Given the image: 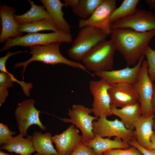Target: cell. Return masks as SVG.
Masks as SVG:
<instances>
[{"mask_svg": "<svg viewBox=\"0 0 155 155\" xmlns=\"http://www.w3.org/2000/svg\"><path fill=\"white\" fill-rule=\"evenodd\" d=\"M110 39L128 65H135L144 55L146 47L155 36V31L140 32L129 28L112 30Z\"/></svg>", "mask_w": 155, "mask_h": 155, "instance_id": "6da1fadb", "label": "cell"}, {"mask_svg": "<svg viewBox=\"0 0 155 155\" xmlns=\"http://www.w3.org/2000/svg\"><path fill=\"white\" fill-rule=\"evenodd\" d=\"M61 42H54L45 45H36L29 47L32 57L27 60L14 64L15 67H23L22 73H24L28 65L31 62L40 61L45 64L53 65L63 64L75 68H78L90 74L83 64L65 58L61 53L60 46Z\"/></svg>", "mask_w": 155, "mask_h": 155, "instance_id": "7a4b0ae2", "label": "cell"}, {"mask_svg": "<svg viewBox=\"0 0 155 155\" xmlns=\"http://www.w3.org/2000/svg\"><path fill=\"white\" fill-rule=\"evenodd\" d=\"M107 36L102 30L90 26L83 28L68 50V54L76 62L82 61L92 49L106 40Z\"/></svg>", "mask_w": 155, "mask_h": 155, "instance_id": "3957f363", "label": "cell"}, {"mask_svg": "<svg viewBox=\"0 0 155 155\" xmlns=\"http://www.w3.org/2000/svg\"><path fill=\"white\" fill-rule=\"evenodd\" d=\"M116 49L110 40L103 41L96 46L82 61L87 69L94 73L113 69Z\"/></svg>", "mask_w": 155, "mask_h": 155, "instance_id": "277c9868", "label": "cell"}, {"mask_svg": "<svg viewBox=\"0 0 155 155\" xmlns=\"http://www.w3.org/2000/svg\"><path fill=\"white\" fill-rule=\"evenodd\" d=\"M56 42H71V35L61 30L47 33H28L24 36L8 39L0 52H2L16 46L30 47L36 45H45Z\"/></svg>", "mask_w": 155, "mask_h": 155, "instance_id": "5b68a950", "label": "cell"}, {"mask_svg": "<svg viewBox=\"0 0 155 155\" xmlns=\"http://www.w3.org/2000/svg\"><path fill=\"white\" fill-rule=\"evenodd\" d=\"M138 96L142 115L146 117L154 115L152 106L154 84L148 72L146 60H144L135 82L133 84Z\"/></svg>", "mask_w": 155, "mask_h": 155, "instance_id": "8992f818", "label": "cell"}, {"mask_svg": "<svg viewBox=\"0 0 155 155\" xmlns=\"http://www.w3.org/2000/svg\"><path fill=\"white\" fill-rule=\"evenodd\" d=\"M91 108L80 104H74L68 110L69 118H63L62 121L70 123L79 128L82 133V142L85 143L95 136L93 132V123L98 118L91 115Z\"/></svg>", "mask_w": 155, "mask_h": 155, "instance_id": "52a82bcc", "label": "cell"}, {"mask_svg": "<svg viewBox=\"0 0 155 155\" xmlns=\"http://www.w3.org/2000/svg\"><path fill=\"white\" fill-rule=\"evenodd\" d=\"M110 85L105 80H92L89 85L90 91L93 97L91 108L94 116L99 118L113 115L108 90Z\"/></svg>", "mask_w": 155, "mask_h": 155, "instance_id": "ba28073f", "label": "cell"}, {"mask_svg": "<svg viewBox=\"0 0 155 155\" xmlns=\"http://www.w3.org/2000/svg\"><path fill=\"white\" fill-rule=\"evenodd\" d=\"M35 102L33 99L24 100L15 110V116L19 134L24 137L28 135L27 130L32 125H38L42 131L46 129L40 121V111L35 107Z\"/></svg>", "mask_w": 155, "mask_h": 155, "instance_id": "9c48e42d", "label": "cell"}, {"mask_svg": "<svg viewBox=\"0 0 155 155\" xmlns=\"http://www.w3.org/2000/svg\"><path fill=\"white\" fill-rule=\"evenodd\" d=\"M112 30L129 28L140 32L155 31V14L149 11L137 9L133 14L111 24Z\"/></svg>", "mask_w": 155, "mask_h": 155, "instance_id": "30bf717a", "label": "cell"}, {"mask_svg": "<svg viewBox=\"0 0 155 155\" xmlns=\"http://www.w3.org/2000/svg\"><path fill=\"white\" fill-rule=\"evenodd\" d=\"M93 132L95 136L109 138L118 137L128 143L135 138L134 130L127 128L117 119L110 120L105 117L98 118L93 122Z\"/></svg>", "mask_w": 155, "mask_h": 155, "instance_id": "8fae6325", "label": "cell"}, {"mask_svg": "<svg viewBox=\"0 0 155 155\" xmlns=\"http://www.w3.org/2000/svg\"><path fill=\"white\" fill-rule=\"evenodd\" d=\"M116 8V0H103L88 18L79 20L78 26L80 28L87 26H93L100 29L108 36L112 31L111 15Z\"/></svg>", "mask_w": 155, "mask_h": 155, "instance_id": "7c38bea8", "label": "cell"}, {"mask_svg": "<svg viewBox=\"0 0 155 155\" xmlns=\"http://www.w3.org/2000/svg\"><path fill=\"white\" fill-rule=\"evenodd\" d=\"M144 57L143 55L137 64L132 67L127 66L118 70L113 69L94 73V74L110 85L120 84H133L136 80Z\"/></svg>", "mask_w": 155, "mask_h": 155, "instance_id": "4fadbf2b", "label": "cell"}, {"mask_svg": "<svg viewBox=\"0 0 155 155\" xmlns=\"http://www.w3.org/2000/svg\"><path fill=\"white\" fill-rule=\"evenodd\" d=\"M111 108H121L138 101V96L133 84H120L110 85L108 90Z\"/></svg>", "mask_w": 155, "mask_h": 155, "instance_id": "5bb4252c", "label": "cell"}, {"mask_svg": "<svg viewBox=\"0 0 155 155\" xmlns=\"http://www.w3.org/2000/svg\"><path fill=\"white\" fill-rule=\"evenodd\" d=\"M82 139L79 130L72 124L61 133L53 136L52 141L59 154L69 155Z\"/></svg>", "mask_w": 155, "mask_h": 155, "instance_id": "9a60e30c", "label": "cell"}, {"mask_svg": "<svg viewBox=\"0 0 155 155\" xmlns=\"http://www.w3.org/2000/svg\"><path fill=\"white\" fill-rule=\"evenodd\" d=\"M16 10L14 7L6 5L0 7V16L1 29L0 35V42L2 43L9 38H15L23 36V33L19 31L20 25L15 20L14 13Z\"/></svg>", "mask_w": 155, "mask_h": 155, "instance_id": "2e32d148", "label": "cell"}, {"mask_svg": "<svg viewBox=\"0 0 155 155\" xmlns=\"http://www.w3.org/2000/svg\"><path fill=\"white\" fill-rule=\"evenodd\" d=\"M155 120L154 115L148 117L142 115L134 124L135 138L137 143L147 149H150V139L154 132Z\"/></svg>", "mask_w": 155, "mask_h": 155, "instance_id": "e0dca14e", "label": "cell"}, {"mask_svg": "<svg viewBox=\"0 0 155 155\" xmlns=\"http://www.w3.org/2000/svg\"><path fill=\"white\" fill-rule=\"evenodd\" d=\"M84 144L92 148L96 155H102L104 152L111 149H125L130 146L128 142L118 137H115L111 140L95 136L93 139Z\"/></svg>", "mask_w": 155, "mask_h": 155, "instance_id": "ac0fdd59", "label": "cell"}, {"mask_svg": "<svg viewBox=\"0 0 155 155\" xmlns=\"http://www.w3.org/2000/svg\"><path fill=\"white\" fill-rule=\"evenodd\" d=\"M50 18L59 30L70 33L71 26L64 18L62 8L65 6L59 0H40Z\"/></svg>", "mask_w": 155, "mask_h": 155, "instance_id": "d6986e66", "label": "cell"}, {"mask_svg": "<svg viewBox=\"0 0 155 155\" xmlns=\"http://www.w3.org/2000/svg\"><path fill=\"white\" fill-rule=\"evenodd\" d=\"M0 149L20 155H31L35 151L31 135H28L24 138L20 134L12 137L1 146Z\"/></svg>", "mask_w": 155, "mask_h": 155, "instance_id": "ffe728a7", "label": "cell"}, {"mask_svg": "<svg viewBox=\"0 0 155 155\" xmlns=\"http://www.w3.org/2000/svg\"><path fill=\"white\" fill-rule=\"evenodd\" d=\"M113 115L120 119L128 129L134 130V124L142 115L138 102L121 108H112Z\"/></svg>", "mask_w": 155, "mask_h": 155, "instance_id": "44dd1931", "label": "cell"}, {"mask_svg": "<svg viewBox=\"0 0 155 155\" xmlns=\"http://www.w3.org/2000/svg\"><path fill=\"white\" fill-rule=\"evenodd\" d=\"M52 137L50 133L43 134L40 132H34L31 137L35 151L42 155L58 154L52 144Z\"/></svg>", "mask_w": 155, "mask_h": 155, "instance_id": "7402d4cb", "label": "cell"}, {"mask_svg": "<svg viewBox=\"0 0 155 155\" xmlns=\"http://www.w3.org/2000/svg\"><path fill=\"white\" fill-rule=\"evenodd\" d=\"M31 8L26 12L21 15H14V18L20 24L30 23L45 18H51L44 7L35 4L30 0H28Z\"/></svg>", "mask_w": 155, "mask_h": 155, "instance_id": "603a6c76", "label": "cell"}, {"mask_svg": "<svg viewBox=\"0 0 155 155\" xmlns=\"http://www.w3.org/2000/svg\"><path fill=\"white\" fill-rule=\"evenodd\" d=\"M18 30L20 32L22 33H35L44 30H51L53 32L59 31L55 22L50 18L20 24Z\"/></svg>", "mask_w": 155, "mask_h": 155, "instance_id": "cb8c5ba5", "label": "cell"}, {"mask_svg": "<svg viewBox=\"0 0 155 155\" xmlns=\"http://www.w3.org/2000/svg\"><path fill=\"white\" fill-rule=\"evenodd\" d=\"M103 0H79L73 13L82 19H86L92 14Z\"/></svg>", "mask_w": 155, "mask_h": 155, "instance_id": "d4e9b609", "label": "cell"}, {"mask_svg": "<svg viewBox=\"0 0 155 155\" xmlns=\"http://www.w3.org/2000/svg\"><path fill=\"white\" fill-rule=\"evenodd\" d=\"M139 0H125L113 11L110 18L111 24L114 22L133 14L137 10Z\"/></svg>", "mask_w": 155, "mask_h": 155, "instance_id": "484cf974", "label": "cell"}, {"mask_svg": "<svg viewBox=\"0 0 155 155\" xmlns=\"http://www.w3.org/2000/svg\"><path fill=\"white\" fill-rule=\"evenodd\" d=\"M143 54L146 58L149 76L154 82L155 80V50L148 45L145 48Z\"/></svg>", "mask_w": 155, "mask_h": 155, "instance_id": "4316f807", "label": "cell"}, {"mask_svg": "<svg viewBox=\"0 0 155 155\" xmlns=\"http://www.w3.org/2000/svg\"><path fill=\"white\" fill-rule=\"evenodd\" d=\"M103 155H144L135 146H131L127 149H115L104 152Z\"/></svg>", "mask_w": 155, "mask_h": 155, "instance_id": "83f0119b", "label": "cell"}, {"mask_svg": "<svg viewBox=\"0 0 155 155\" xmlns=\"http://www.w3.org/2000/svg\"><path fill=\"white\" fill-rule=\"evenodd\" d=\"M0 70L1 71L8 73L11 77L14 82L18 83L21 86L24 94L27 96H30V90L33 87V86L31 83H27L23 81H20L17 80L12 74L9 73L7 70L6 64H0Z\"/></svg>", "mask_w": 155, "mask_h": 155, "instance_id": "f1b7e54d", "label": "cell"}, {"mask_svg": "<svg viewBox=\"0 0 155 155\" xmlns=\"http://www.w3.org/2000/svg\"><path fill=\"white\" fill-rule=\"evenodd\" d=\"M16 133L10 130L8 126L0 123V145L1 146L12 137Z\"/></svg>", "mask_w": 155, "mask_h": 155, "instance_id": "f546056e", "label": "cell"}, {"mask_svg": "<svg viewBox=\"0 0 155 155\" xmlns=\"http://www.w3.org/2000/svg\"><path fill=\"white\" fill-rule=\"evenodd\" d=\"M69 155H96L92 149L82 142L75 147Z\"/></svg>", "mask_w": 155, "mask_h": 155, "instance_id": "4dcf8cb0", "label": "cell"}, {"mask_svg": "<svg viewBox=\"0 0 155 155\" xmlns=\"http://www.w3.org/2000/svg\"><path fill=\"white\" fill-rule=\"evenodd\" d=\"M14 81L10 76L7 72L1 71L0 73V86L7 88L13 86Z\"/></svg>", "mask_w": 155, "mask_h": 155, "instance_id": "1f68e13d", "label": "cell"}, {"mask_svg": "<svg viewBox=\"0 0 155 155\" xmlns=\"http://www.w3.org/2000/svg\"><path fill=\"white\" fill-rule=\"evenodd\" d=\"M130 146H135L140 150L144 155H155V149H146L139 145L135 138L128 142Z\"/></svg>", "mask_w": 155, "mask_h": 155, "instance_id": "d6a6232c", "label": "cell"}, {"mask_svg": "<svg viewBox=\"0 0 155 155\" xmlns=\"http://www.w3.org/2000/svg\"><path fill=\"white\" fill-rule=\"evenodd\" d=\"M9 94L7 88L0 86V106L5 102Z\"/></svg>", "mask_w": 155, "mask_h": 155, "instance_id": "836d02e7", "label": "cell"}, {"mask_svg": "<svg viewBox=\"0 0 155 155\" xmlns=\"http://www.w3.org/2000/svg\"><path fill=\"white\" fill-rule=\"evenodd\" d=\"M79 0H65L64 3L65 6L69 7L73 9L77 5Z\"/></svg>", "mask_w": 155, "mask_h": 155, "instance_id": "e575fe53", "label": "cell"}, {"mask_svg": "<svg viewBox=\"0 0 155 155\" xmlns=\"http://www.w3.org/2000/svg\"><path fill=\"white\" fill-rule=\"evenodd\" d=\"M145 1L150 9H155V0H146Z\"/></svg>", "mask_w": 155, "mask_h": 155, "instance_id": "d590c367", "label": "cell"}, {"mask_svg": "<svg viewBox=\"0 0 155 155\" xmlns=\"http://www.w3.org/2000/svg\"><path fill=\"white\" fill-rule=\"evenodd\" d=\"M150 141L151 143V145L150 149H155V132L154 131L151 136Z\"/></svg>", "mask_w": 155, "mask_h": 155, "instance_id": "8d00e7d4", "label": "cell"}, {"mask_svg": "<svg viewBox=\"0 0 155 155\" xmlns=\"http://www.w3.org/2000/svg\"><path fill=\"white\" fill-rule=\"evenodd\" d=\"M152 106L154 112L155 114V85L154 84V92L152 99Z\"/></svg>", "mask_w": 155, "mask_h": 155, "instance_id": "74e56055", "label": "cell"}, {"mask_svg": "<svg viewBox=\"0 0 155 155\" xmlns=\"http://www.w3.org/2000/svg\"><path fill=\"white\" fill-rule=\"evenodd\" d=\"M0 155H16L15 154H12L9 153H5L3 151H0Z\"/></svg>", "mask_w": 155, "mask_h": 155, "instance_id": "f35d334b", "label": "cell"}, {"mask_svg": "<svg viewBox=\"0 0 155 155\" xmlns=\"http://www.w3.org/2000/svg\"><path fill=\"white\" fill-rule=\"evenodd\" d=\"M153 129H154V131L155 132V123H154V127H153Z\"/></svg>", "mask_w": 155, "mask_h": 155, "instance_id": "ab89813d", "label": "cell"}, {"mask_svg": "<svg viewBox=\"0 0 155 155\" xmlns=\"http://www.w3.org/2000/svg\"><path fill=\"white\" fill-rule=\"evenodd\" d=\"M34 155H42L40 154H39L38 153H36V154H34Z\"/></svg>", "mask_w": 155, "mask_h": 155, "instance_id": "60d3db41", "label": "cell"}, {"mask_svg": "<svg viewBox=\"0 0 155 155\" xmlns=\"http://www.w3.org/2000/svg\"><path fill=\"white\" fill-rule=\"evenodd\" d=\"M154 84L155 85V81L154 82Z\"/></svg>", "mask_w": 155, "mask_h": 155, "instance_id": "b9f144b4", "label": "cell"}, {"mask_svg": "<svg viewBox=\"0 0 155 155\" xmlns=\"http://www.w3.org/2000/svg\"><path fill=\"white\" fill-rule=\"evenodd\" d=\"M59 155V154H54V155Z\"/></svg>", "mask_w": 155, "mask_h": 155, "instance_id": "7bdbcfd3", "label": "cell"}, {"mask_svg": "<svg viewBox=\"0 0 155 155\" xmlns=\"http://www.w3.org/2000/svg\"><path fill=\"white\" fill-rule=\"evenodd\" d=\"M154 119H155V114H154Z\"/></svg>", "mask_w": 155, "mask_h": 155, "instance_id": "ee69618b", "label": "cell"}, {"mask_svg": "<svg viewBox=\"0 0 155 155\" xmlns=\"http://www.w3.org/2000/svg\"><path fill=\"white\" fill-rule=\"evenodd\" d=\"M102 155H103V154H102Z\"/></svg>", "mask_w": 155, "mask_h": 155, "instance_id": "f6af8a7d", "label": "cell"}]
</instances>
